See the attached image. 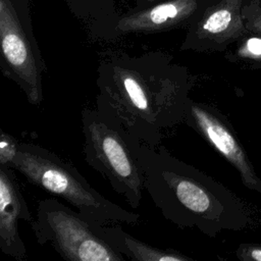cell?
<instances>
[{"label": "cell", "mask_w": 261, "mask_h": 261, "mask_svg": "<svg viewBox=\"0 0 261 261\" xmlns=\"http://www.w3.org/2000/svg\"><path fill=\"white\" fill-rule=\"evenodd\" d=\"M82 132L87 164L102 174L133 209L139 208L144 176L130 138L92 108L82 111Z\"/></svg>", "instance_id": "obj_4"}, {"label": "cell", "mask_w": 261, "mask_h": 261, "mask_svg": "<svg viewBox=\"0 0 261 261\" xmlns=\"http://www.w3.org/2000/svg\"><path fill=\"white\" fill-rule=\"evenodd\" d=\"M239 172L243 185L261 194V177L226 117L214 106L191 100L186 121Z\"/></svg>", "instance_id": "obj_7"}, {"label": "cell", "mask_w": 261, "mask_h": 261, "mask_svg": "<svg viewBox=\"0 0 261 261\" xmlns=\"http://www.w3.org/2000/svg\"><path fill=\"white\" fill-rule=\"evenodd\" d=\"M206 4L205 0H166L144 8H136L118 17L108 33L116 37L188 28Z\"/></svg>", "instance_id": "obj_9"}, {"label": "cell", "mask_w": 261, "mask_h": 261, "mask_svg": "<svg viewBox=\"0 0 261 261\" xmlns=\"http://www.w3.org/2000/svg\"><path fill=\"white\" fill-rule=\"evenodd\" d=\"M0 45L2 74L19 87L30 104L39 106L44 99L46 65L10 0H0Z\"/></svg>", "instance_id": "obj_6"}, {"label": "cell", "mask_w": 261, "mask_h": 261, "mask_svg": "<svg viewBox=\"0 0 261 261\" xmlns=\"http://www.w3.org/2000/svg\"><path fill=\"white\" fill-rule=\"evenodd\" d=\"M19 142L10 134L1 130L0 135V165L10 166L18 151Z\"/></svg>", "instance_id": "obj_13"}, {"label": "cell", "mask_w": 261, "mask_h": 261, "mask_svg": "<svg viewBox=\"0 0 261 261\" xmlns=\"http://www.w3.org/2000/svg\"><path fill=\"white\" fill-rule=\"evenodd\" d=\"M242 0H220L206 4L188 27L180 51L225 50L246 33Z\"/></svg>", "instance_id": "obj_8"}, {"label": "cell", "mask_w": 261, "mask_h": 261, "mask_svg": "<svg viewBox=\"0 0 261 261\" xmlns=\"http://www.w3.org/2000/svg\"><path fill=\"white\" fill-rule=\"evenodd\" d=\"M236 255L242 261H261V244H241Z\"/></svg>", "instance_id": "obj_14"}, {"label": "cell", "mask_w": 261, "mask_h": 261, "mask_svg": "<svg viewBox=\"0 0 261 261\" xmlns=\"http://www.w3.org/2000/svg\"><path fill=\"white\" fill-rule=\"evenodd\" d=\"M10 167L31 184L64 199L80 213L98 223L140 222L138 213L128 211L101 195L72 164L42 146L19 143Z\"/></svg>", "instance_id": "obj_3"}, {"label": "cell", "mask_w": 261, "mask_h": 261, "mask_svg": "<svg viewBox=\"0 0 261 261\" xmlns=\"http://www.w3.org/2000/svg\"><path fill=\"white\" fill-rule=\"evenodd\" d=\"M142 168L144 190L169 222L214 238L252 222L246 202L219 181L176 158L163 145L151 147L130 138Z\"/></svg>", "instance_id": "obj_2"}, {"label": "cell", "mask_w": 261, "mask_h": 261, "mask_svg": "<svg viewBox=\"0 0 261 261\" xmlns=\"http://www.w3.org/2000/svg\"><path fill=\"white\" fill-rule=\"evenodd\" d=\"M195 83L168 54L107 53L97 68L96 109L129 138L157 147L186 121Z\"/></svg>", "instance_id": "obj_1"}, {"label": "cell", "mask_w": 261, "mask_h": 261, "mask_svg": "<svg viewBox=\"0 0 261 261\" xmlns=\"http://www.w3.org/2000/svg\"><path fill=\"white\" fill-rule=\"evenodd\" d=\"M32 229L40 245H50L69 261H124L98 223L66 204L48 198L39 202Z\"/></svg>", "instance_id": "obj_5"}, {"label": "cell", "mask_w": 261, "mask_h": 261, "mask_svg": "<svg viewBox=\"0 0 261 261\" xmlns=\"http://www.w3.org/2000/svg\"><path fill=\"white\" fill-rule=\"evenodd\" d=\"M243 17H244L247 30L261 34V13L258 16H255L253 14L249 15V14L243 13Z\"/></svg>", "instance_id": "obj_15"}, {"label": "cell", "mask_w": 261, "mask_h": 261, "mask_svg": "<svg viewBox=\"0 0 261 261\" xmlns=\"http://www.w3.org/2000/svg\"><path fill=\"white\" fill-rule=\"evenodd\" d=\"M103 233L109 244L126 259L136 261H192L193 258L173 249H159L124 231L115 223L103 224Z\"/></svg>", "instance_id": "obj_11"}, {"label": "cell", "mask_w": 261, "mask_h": 261, "mask_svg": "<svg viewBox=\"0 0 261 261\" xmlns=\"http://www.w3.org/2000/svg\"><path fill=\"white\" fill-rule=\"evenodd\" d=\"M157 0H137V8H144L149 5H152Z\"/></svg>", "instance_id": "obj_16"}, {"label": "cell", "mask_w": 261, "mask_h": 261, "mask_svg": "<svg viewBox=\"0 0 261 261\" xmlns=\"http://www.w3.org/2000/svg\"><path fill=\"white\" fill-rule=\"evenodd\" d=\"M34 217L19 189L14 169L0 165V250L18 260H27V248L18 231V221L32 223Z\"/></svg>", "instance_id": "obj_10"}, {"label": "cell", "mask_w": 261, "mask_h": 261, "mask_svg": "<svg viewBox=\"0 0 261 261\" xmlns=\"http://www.w3.org/2000/svg\"><path fill=\"white\" fill-rule=\"evenodd\" d=\"M226 58L249 67L261 66V38L251 37L246 39L233 52L227 54Z\"/></svg>", "instance_id": "obj_12"}]
</instances>
